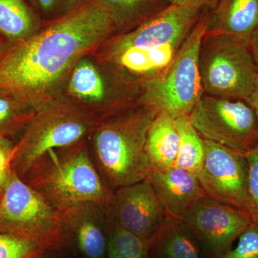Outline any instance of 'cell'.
Instances as JSON below:
<instances>
[{"label":"cell","mask_w":258,"mask_h":258,"mask_svg":"<svg viewBox=\"0 0 258 258\" xmlns=\"http://www.w3.org/2000/svg\"><path fill=\"white\" fill-rule=\"evenodd\" d=\"M115 32L92 0L14 44L0 60V91L36 110L59 96L80 60Z\"/></svg>","instance_id":"1"},{"label":"cell","mask_w":258,"mask_h":258,"mask_svg":"<svg viewBox=\"0 0 258 258\" xmlns=\"http://www.w3.org/2000/svg\"><path fill=\"white\" fill-rule=\"evenodd\" d=\"M159 110L135 103L98 122L90 153L97 169L114 191L147 179L151 173L145 152L148 132Z\"/></svg>","instance_id":"2"},{"label":"cell","mask_w":258,"mask_h":258,"mask_svg":"<svg viewBox=\"0 0 258 258\" xmlns=\"http://www.w3.org/2000/svg\"><path fill=\"white\" fill-rule=\"evenodd\" d=\"M22 179L59 211L81 203L112 209L114 191L97 169L86 140L47 152Z\"/></svg>","instance_id":"3"},{"label":"cell","mask_w":258,"mask_h":258,"mask_svg":"<svg viewBox=\"0 0 258 258\" xmlns=\"http://www.w3.org/2000/svg\"><path fill=\"white\" fill-rule=\"evenodd\" d=\"M99 120L73 100L57 96L39 107L15 144L12 167L21 179L47 152L73 147Z\"/></svg>","instance_id":"4"},{"label":"cell","mask_w":258,"mask_h":258,"mask_svg":"<svg viewBox=\"0 0 258 258\" xmlns=\"http://www.w3.org/2000/svg\"><path fill=\"white\" fill-rule=\"evenodd\" d=\"M210 9L203 10L171 63L160 74L143 80L137 103L154 107L174 119L189 116L204 95L199 53L208 31Z\"/></svg>","instance_id":"5"},{"label":"cell","mask_w":258,"mask_h":258,"mask_svg":"<svg viewBox=\"0 0 258 258\" xmlns=\"http://www.w3.org/2000/svg\"><path fill=\"white\" fill-rule=\"evenodd\" d=\"M199 69L205 94L244 101L258 77L248 44L220 32L204 35Z\"/></svg>","instance_id":"6"},{"label":"cell","mask_w":258,"mask_h":258,"mask_svg":"<svg viewBox=\"0 0 258 258\" xmlns=\"http://www.w3.org/2000/svg\"><path fill=\"white\" fill-rule=\"evenodd\" d=\"M0 233L28 239L47 249L67 241L60 212L13 171L0 198Z\"/></svg>","instance_id":"7"},{"label":"cell","mask_w":258,"mask_h":258,"mask_svg":"<svg viewBox=\"0 0 258 258\" xmlns=\"http://www.w3.org/2000/svg\"><path fill=\"white\" fill-rule=\"evenodd\" d=\"M189 118L191 124L205 140L243 154L258 144L255 114L243 100L204 93Z\"/></svg>","instance_id":"8"},{"label":"cell","mask_w":258,"mask_h":258,"mask_svg":"<svg viewBox=\"0 0 258 258\" xmlns=\"http://www.w3.org/2000/svg\"><path fill=\"white\" fill-rule=\"evenodd\" d=\"M205 163L197 176L206 196L254 216L247 189L245 154L205 139Z\"/></svg>","instance_id":"9"},{"label":"cell","mask_w":258,"mask_h":258,"mask_svg":"<svg viewBox=\"0 0 258 258\" xmlns=\"http://www.w3.org/2000/svg\"><path fill=\"white\" fill-rule=\"evenodd\" d=\"M203 10L169 5L137 28L112 36L107 43V60L132 47L181 46L198 23Z\"/></svg>","instance_id":"10"},{"label":"cell","mask_w":258,"mask_h":258,"mask_svg":"<svg viewBox=\"0 0 258 258\" xmlns=\"http://www.w3.org/2000/svg\"><path fill=\"white\" fill-rule=\"evenodd\" d=\"M254 218L252 214L205 197L190 209L183 222L197 240L220 257Z\"/></svg>","instance_id":"11"},{"label":"cell","mask_w":258,"mask_h":258,"mask_svg":"<svg viewBox=\"0 0 258 258\" xmlns=\"http://www.w3.org/2000/svg\"><path fill=\"white\" fill-rule=\"evenodd\" d=\"M113 191V221L151 244L167 217L149 180Z\"/></svg>","instance_id":"12"},{"label":"cell","mask_w":258,"mask_h":258,"mask_svg":"<svg viewBox=\"0 0 258 258\" xmlns=\"http://www.w3.org/2000/svg\"><path fill=\"white\" fill-rule=\"evenodd\" d=\"M66 237H74L81 253L87 258H102L107 251V229L113 217L111 210L92 203H81L61 210Z\"/></svg>","instance_id":"13"},{"label":"cell","mask_w":258,"mask_h":258,"mask_svg":"<svg viewBox=\"0 0 258 258\" xmlns=\"http://www.w3.org/2000/svg\"><path fill=\"white\" fill-rule=\"evenodd\" d=\"M151 183L166 217L183 222L190 209L207 197L196 174L179 167L151 172Z\"/></svg>","instance_id":"14"},{"label":"cell","mask_w":258,"mask_h":258,"mask_svg":"<svg viewBox=\"0 0 258 258\" xmlns=\"http://www.w3.org/2000/svg\"><path fill=\"white\" fill-rule=\"evenodd\" d=\"M258 27V0H217L210 9L208 31L226 34L248 44Z\"/></svg>","instance_id":"15"},{"label":"cell","mask_w":258,"mask_h":258,"mask_svg":"<svg viewBox=\"0 0 258 258\" xmlns=\"http://www.w3.org/2000/svg\"><path fill=\"white\" fill-rule=\"evenodd\" d=\"M179 143L176 119L159 112L149 129L145 145L151 172H159L174 167Z\"/></svg>","instance_id":"16"},{"label":"cell","mask_w":258,"mask_h":258,"mask_svg":"<svg viewBox=\"0 0 258 258\" xmlns=\"http://www.w3.org/2000/svg\"><path fill=\"white\" fill-rule=\"evenodd\" d=\"M180 47L169 45L155 48L132 47L108 61L140 79H147L164 71L174 60Z\"/></svg>","instance_id":"17"},{"label":"cell","mask_w":258,"mask_h":258,"mask_svg":"<svg viewBox=\"0 0 258 258\" xmlns=\"http://www.w3.org/2000/svg\"><path fill=\"white\" fill-rule=\"evenodd\" d=\"M111 19L115 32L137 28L170 5L169 0H92Z\"/></svg>","instance_id":"18"},{"label":"cell","mask_w":258,"mask_h":258,"mask_svg":"<svg viewBox=\"0 0 258 258\" xmlns=\"http://www.w3.org/2000/svg\"><path fill=\"white\" fill-rule=\"evenodd\" d=\"M40 18L26 0H0V37L16 44L40 30Z\"/></svg>","instance_id":"19"},{"label":"cell","mask_w":258,"mask_h":258,"mask_svg":"<svg viewBox=\"0 0 258 258\" xmlns=\"http://www.w3.org/2000/svg\"><path fill=\"white\" fill-rule=\"evenodd\" d=\"M195 237L184 222L167 218L151 242L161 258H200Z\"/></svg>","instance_id":"20"},{"label":"cell","mask_w":258,"mask_h":258,"mask_svg":"<svg viewBox=\"0 0 258 258\" xmlns=\"http://www.w3.org/2000/svg\"><path fill=\"white\" fill-rule=\"evenodd\" d=\"M180 143L176 167L198 174L203 169L205 159V139L190 121L189 116L176 119Z\"/></svg>","instance_id":"21"},{"label":"cell","mask_w":258,"mask_h":258,"mask_svg":"<svg viewBox=\"0 0 258 258\" xmlns=\"http://www.w3.org/2000/svg\"><path fill=\"white\" fill-rule=\"evenodd\" d=\"M151 244L112 222L108 234V258H150Z\"/></svg>","instance_id":"22"},{"label":"cell","mask_w":258,"mask_h":258,"mask_svg":"<svg viewBox=\"0 0 258 258\" xmlns=\"http://www.w3.org/2000/svg\"><path fill=\"white\" fill-rule=\"evenodd\" d=\"M35 111L0 91V136L10 137L23 130Z\"/></svg>","instance_id":"23"},{"label":"cell","mask_w":258,"mask_h":258,"mask_svg":"<svg viewBox=\"0 0 258 258\" xmlns=\"http://www.w3.org/2000/svg\"><path fill=\"white\" fill-rule=\"evenodd\" d=\"M47 249L28 239L0 233V258H42Z\"/></svg>","instance_id":"24"},{"label":"cell","mask_w":258,"mask_h":258,"mask_svg":"<svg viewBox=\"0 0 258 258\" xmlns=\"http://www.w3.org/2000/svg\"><path fill=\"white\" fill-rule=\"evenodd\" d=\"M40 18L52 22L77 9L87 0H28Z\"/></svg>","instance_id":"25"},{"label":"cell","mask_w":258,"mask_h":258,"mask_svg":"<svg viewBox=\"0 0 258 258\" xmlns=\"http://www.w3.org/2000/svg\"><path fill=\"white\" fill-rule=\"evenodd\" d=\"M218 258H258V217L241 234L236 247Z\"/></svg>","instance_id":"26"},{"label":"cell","mask_w":258,"mask_h":258,"mask_svg":"<svg viewBox=\"0 0 258 258\" xmlns=\"http://www.w3.org/2000/svg\"><path fill=\"white\" fill-rule=\"evenodd\" d=\"M15 144L10 137L0 136V198L13 174V152Z\"/></svg>","instance_id":"27"},{"label":"cell","mask_w":258,"mask_h":258,"mask_svg":"<svg viewBox=\"0 0 258 258\" xmlns=\"http://www.w3.org/2000/svg\"><path fill=\"white\" fill-rule=\"evenodd\" d=\"M248 165L247 189L254 217H258V144L245 154Z\"/></svg>","instance_id":"28"},{"label":"cell","mask_w":258,"mask_h":258,"mask_svg":"<svg viewBox=\"0 0 258 258\" xmlns=\"http://www.w3.org/2000/svg\"><path fill=\"white\" fill-rule=\"evenodd\" d=\"M217 0H169L171 5H177L185 8L203 10L211 8Z\"/></svg>","instance_id":"29"},{"label":"cell","mask_w":258,"mask_h":258,"mask_svg":"<svg viewBox=\"0 0 258 258\" xmlns=\"http://www.w3.org/2000/svg\"><path fill=\"white\" fill-rule=\"evenodd\" d=\"M248 47L258 75V27L251 35Z\"/></svg>","instance_id":"30"},{"label":"cell","mask_w":258,"mask_h":258,"mask_svg":"<svg viewBox=\"0 0 258 258\" xmlns=\"http://www.w3.org/2000/svg\"><path fill=\"white\" fill-rule=\"evenodd\" d=\"M246 103L253 110L255 114L256 119L257 123V137H258V77L254 84L253 89L249 95L248 98L246 100Z\"/></svg>","instance_id":"31"},{"label":"cell","mask_w":258,"mask_h":258,"mask_svg":"<svg viewBox=\"0 0 258 258\" xmlns=\"http://www.w3.org/2000/svg\"><path fill=\"white\" fill-rule=\"evenodd\" d=\"M13 45H14V43L8 41V40L0 37V60L3 58L7 51L9 50L10 47Z\"/></svg>","instance_id":"32"},{"label":"cell","mask_w":258,"mask_h":258,"mask_svg":"<svg viewBox=\"0 0 258 258\" xmlns=\"http://www.w3.org/2000/svg\"><path fill=\"white\" fill-rule=\"evenodd\" d=\"M42 258H47V257H42Z\"/></svg>","instance_id":"33"}]
</instances>
